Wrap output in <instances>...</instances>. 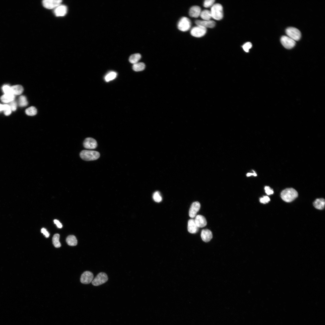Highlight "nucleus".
<instances>
[{
    "mask_svg": "<svg viewBox=\"0 0 325 325\" xmlns=\"http://www.w3.org/2000/svg\"><path fill=\"white\" fill-rule=\"evenodd\" d=\"M280 196L281 199L285 202H290L298 197V193L296 190L293 188H288L282 191Z\"/></svg>",
    "mask_w": 325,
    "mask_h": 325,
    "instance_id": "nucleus-1",
    "label": "nucleus"
},
{
    "mask_svg": "<svg viewBox=\"0 0 325 325\" xmlns=\"http://www.w3.org/2000/svg\"><path fill=\"white\" fill-rule=\"evenodd\" d=\"M81 158L85 161H92L98 159L100 156V154L96 151L83 150L80 153Z\"/></svg>",
    "mask_w": 325,
    "mask_h": 325,
    "instance_id": "nucleus-2",
    "label": "nucleus"
},
{
    "mask_svg": "<svg viewBox=\"0 0 325 325\" xmlns=\"http://www.w3.org/2000/svg\"><path fill=\"white\" fill-rule=\"evenodd\" d=\"M212 18L217 20H220L223 17V8L221 5L219 4H214L210 11Z\"/></svg>",
    "mask_w": 325,
    "mask_h": 325,
    "instance_id": "nucleus-3",
    "label": "nucleus"
},
{
    "mask_svg": "<svg viewBox=\"0 0 325 325\" xmlns=\"http://www.w3.org/2000/svg\"><path fill=\"white\" fill-rule=\"evenodd\" d=\"M191 26V22L190 20L187 17H182L179 21L178 28L180 31L185 32L190 29Z\"/></svg>",
    "mask_w": 325,
    "mask_h": 325,
    "instance_id": "nucleus-4",
    "label": "nucleus"
},
{
    "mask_svg": "<svg viewBox=\"0 0 325 325\" xmlns=\"http://www.w3.org/2000/svg\"><path fill=\"white\" fill-rule=\"evenodd\" d=\"M286 33L288 36L295 41L299 40L301 37V33L297 28L294 27H289L286 30Z\"/></svg>",
    "mask_w": 325,
    "mask_h": 325,
    "instance_id": "nucleus-5",
    "label": "nucleus"
},
{
    "mask_svg": "<svg viewBox=\"0 0 325 325\" xmlns=\"http://www.w3.org/2000/svg\"><path fill=\"white\" fill-rule=\"evenodd\" d=\"M108 280L107 275L105 273L101 272L98 274L92 282V285L95 286H98L105 283Z\"/></svg>",
    "mask_w": 325,
    "mask_h": 325,
    "instance_id": "nucleus-6",
    "label": "nucleus"
},
{
    "mask_svg": "<svg viewBox=\"0 0 325 325\" xmlns=\"http://www.w3.org/2000/svg\"><path fill=\"white\" fill-rule=\"evenodd\" d=\"M280 42L282 45L286 48L288 49H290L293 48L295 46L296 44L295 41L288 36H284L281 37Z\"/></svg>",
    "mask_w": 325,
    "mask_h": 325,
    "instance_id": "nucleus-7",
    "label": "nucleus"
},
{
    "mask_svg": "<svg viewBox=\"0 0 325 325\" xmlns=\"http://www.w3.org/2000/svg\"><path fill=\"white\" fill-rule=\"evenodd\" d=\"M207 29L202 26H197L194 27L191 31V35L195 37H201L206 33Z\"/></svg>",
    "mask_w": 325,
    "mask_h": 325,
    "instance_id": "nucleus-8",
    "label": "nucleus"
},
{
    "mask_svg": "<svg viewBox=\"0 0 325 325\" xmlns=\"http://www.w3.org/2000/svg\"><path fill=\"white\" fill-rule=\"evenodd\" d=\"M62 1L61 0H44L42 1V4L45 8L48 9L56 8L61 5Z\"/></svg>",
    "mask_w": 325,
    "mask_h": 325,
    "instance_id": "nucleus-9",
    "label": "nucleus"
},
{
    "mask_svg": "<svg viewBox=\"0 0 325 325\" xmlns=\"http://www.w3.org/2000/svg\"><path fill=\"white\" fill-rule=\"evenodd\" d=\"M93 279L94 275L93 273L91 272L86 271L84 272L81 275L80 281L83 284H88L91 283Z\"/></svg>",
    "mask_w": 325,
    "mask_h": 325,
    "instance_id": "nucleus-10",
    "label": "nucleus"
},
{
    "mask_svg": "<svg viewBox=\"0 0 325 325\" xmlns=\"http://www.w3.org/2000/svg\"><path fill=\"white\" fill-rule=\"evenodd\" d=\"M83 145L84 147L86 149H93L97 148L98 144L96 140L93 138L89 137L85 139Z\"/></svg>",
    "mask_w": 325,
    "mask_h": 325,
    "instance_id": "nucleus-11",
    "label": "nucleus"
},
{
    "mask_svg": "<svg viewBox=\"0 0 325 325\" xmlns=\"http://www.w3.org/2000/svg\"><path fill=\"white\" fill-rule=\"evenodd\" d=\"M201 207V204L198 202H193L191 204L190 209L189 215L190 217L193 218L196 216L197 213Z\"/></svg>",
    "mask_w": 325,
    "mask_h": 325,
    "instance_id": "nucleus-12",
    "label": "nucleus"
},
{
    "mask_svg": "<svg viewBox=\"0 0 325 325\" xmlns=\"http://www.w3.org/2000/svg\"><path fill=\"white\" fill-rule=\"evenodd\" d=\"M197 26H202L207 29V28H213L215 27V23L212 20H198L195 21Z\"/></svg>",
    "mask_w": 325,
    "mask_h": 325,
    "instance_id": "nucleus-13",
    "label": "nucleus"
},
{
    "mask_svg": "<svg viewBox=\"0 0 325 325\" xmlns=\"http://www.w3.org/2000/svg\"><path fill=\"white\" fill-rule=\"evenodd\" d=\"M199 230V228L196 225L194 220L192 219L189 220L188 226V232L191 234H195L198 232Z\"/></svg>",
    "mask_w": 325,
    "mask_h": 325,
    "instance_id": "nucleus-14",
    "label": "nucleus"
},
{
    "mask_svg": "<svg viewBox=\"0 0 325 325\" xmlns=\"http://www.w3.org/2000/svg\"><path fill=\"white\" fill-rule=\"evenodd\" d=\"M194 221L196 225L199 228H203L207 225V221L203 215H197Z\"/></svg>",
    "mask_w": 325,
    "mask_h": 325,
    "instance_id": "nucleus-15",
    "label": "nucleus"
},
{
    "mask_svg": "<svg viewBox=\"0 0 325 325\" xmlns=\"http://www.w3.org/2000/svg\"><path fill=\"white\" fill-rule=\"evenodd\" d=\"M67 8L66 6L60 5L56 8L54 12L57 16H63L67 13Z\"/></svg>",
    "mask_w": 325,
    "mask_h": 325,
    "instance_id": "nucleus-16",
    "label": "nucleus"
},
{
    "mask_svg": "<svg viewBox=\"0 0 325 325\" xmlns=\"http://www.w3.org/2000/svg\"><path fill=\"white\" fill-rule=\"evenodd\" d=\"M201 236L203 241L207 242L212 239L213 234L210 230L207 229H203L202 232Z\"/></svg>",
    "mask_w": 325,
    "mask_h": 325,
    "instance_id": "nucleus-17",
    "label": "nucleus"
},
{
    "mask_svg": "<svg viewBox=\"0 0 325 325\" xmlns=\"http://www.w3.org/2000/svg\"><path fill=\"white\" fill-rule=\"evenodd\" d=\"M201 9L198 6H194L191 8L189 11V15L191 17L197 18L200 15Z\"/></svg>",
    "mask_w": 325,
    "mask_h": 325,
    "instance_id": "nucleus-18",
    "label": "nucleus"
},
{
    "mask_svg": "<svg viewBox=\"0 0 325 325\" xmlns=\"http://www.w3.org/2000/svg\"><path fill=\"white\" fill-rule=\"evenodd\" d=\"M12 93L14 95H19L23 93L24 88L20 85H16L11 87Z\"/></svg>",
    "mask_w": 325,
    "mask_h": 325,
    "instance_id": "nucleus-19",
    "label": "nucleus"
},
{
    "mask_svg": "<svg viewBox=\"0 0 325 325\" xmlns=\"http://www.w3.org/2000/svg\"><path fill=\"white\" fill-rule=\"evenodd\" d=\"M325 203V200L324 199H317L314 202L313 205L317 209L322 210L324 207Z\"/></svg>",
    "mask_w": 325,
    "mask_h": 325,
    "instance_id": "nucleus-20",
    "label": "nucleus"
},
{
    "mask_svg": "<svg viewBox=\"0 0 325 325\" xmlns=\"http://www.w3.org/2000/svg\"><path fill=\"white\" fill-rule=\"evenodd\" d=\"M15 96L12 94H5L1 98V101L4 103H7L14 100Z\"/></svg>",
    "mask_w": 325,
    "mask_h": 325,
    "instance_id": "nucleus-21",
    "label": "nucleus"
},
{
    "mask_svg": "<svg viewBox=\"0 0 325 325\" xmlns=\"http://www.w3.org/2000/svg\"><path fill=\"white\" fill-rule=\"evenodd\" d=\"M67 244L70 246H75L77 244V241L76 237L73 235L68 236L66 239Z\"/></svg>",
    "mask_w": 325,
    "mask_h": 325,
    "instance_id": "nucleus-22",
    "label": "nucleus"
},
{
    "mask_svg": "<svg viewBox=\"0 0 325 325\" xmlns=\"http://www.w3.org/2000/svg\"><path fill=\"white\" fill-rule=\"evenodd\" d=\"M145 64L143 62H137L134 64L133 68L134 71L138 72L143 71L145 68Z\"/></svg>",
    "mask_w": 325,
    "mask_h": 325,
    "instance_id": "nucleus-23",
    "label": "nucleus"
},
{
    "mask_svg": "<svg viewBox=\"0 0 325 325\" xmlns=\"http://www.w3.org/2000/svg\"><path fill=\"white\" fill-rule=\"evenodd\" d=\"M200 16L204 20H210L212 18L210 11L204 10L201 12Z\"/></svg>",
    "mask_w": 325,
    "mask_h": 325,
    "instance_id": "nucleus-24",
    "label": "nucleus"
},
{
    "mask_svg": "<svg viewBox=\"0 0 325 325\" xmlns=\"http://www.w3.org/2000/svg\"><path fill=\"white\" fill-rule=\"evenodd\" d=\"M141 58V55L139 53L132 55L130 57L129 61L130 63L134 64L138 62Z\"/></svg>",
    "mask_w": 325,
    "mask_h": 325,
    "instance_id": "nucleus-25",
    "label": "nucleus"
},
{
    "mask_svg": "<svg viewBox=\"0 0 325 325\" xmlns=\"http://www.w3.org/2000/svg\"><path fill=\"white\" fill-rule=\"evenodd\" d=\"M60 235L56 234L54 235L53 238V243L54 247L57 248H60L61 245L59 242Z\"/></svg>",
    "mask_w": 325,
    "mask_h": 325,
    "instance_id": "nucleus-26",
    "label": "nucleus"
},
{
    "mask_svg": "<svg viewBox=\"0 0 325 325\" xmlns=\"http://www.w3.org/2000/svg\"><path fill=\"white\" fill-rule=\"evenodd\" d=\"M18 104L21 107L27 106L28 104V102L26 97L24 96H20L19 99Z\"/></svg>",
    "mask_w": 325,
    "mask_h": 325,
    "instance_id": "nucleus-27",
    "label": "nucleus"
},
{
    "mask_svg": "<svg viewBox=\"0 0 325 325\" xmlns=\"http://www.w3.org/2000/svg\"><path fill=\"white\" fill-rule=\"evenodd\" d=\"M26 113L28 116H33L36 115L37 110L36 107L34 106H31L26 110Z\"/></svg>",
    "mask_w": 325,
    "mask_h": 325,
    "instance_id": "nucleus-28",
    "label": "nucleus"
},
{
    "mask_svg": "<svg viewBox=\"0 0 325 325\" xmlns=\"http://www.w3.org/2000/svg\"><path fill=\"white\" fill-rule=\"evenodd\" d=\"M117 73L114 72L108 73L105 77V80L107 82H109L115 79L117 76Z\"/></svg>",
    "mask_w": 325,
    "mask_h": 325,
    "instance_id": "nucleus-29",
    "label": "nucleus"
},
{
    "mask_svg": "<svg viewBox=\"0 0 325 325\" xmlns=\"http://www.w3.org/2000/svg\"><path fill=\"white\" fill-rule=\"evenodd\" d=\"M153 198L154 201L158 203L162 201V197L160 192L158 191H156L154 193Z\"/></svg>",
    "mask_w": 325,
    "mask_h": 325,
    "instance_id": "nucleus-30",
    "label": "nucleus"
},
{
    "mask_svg": "<svg viewBox=\"0 0 325 325\" xmlns=\"http://www.w3.org/2000/svg\"><path fill=\"white\" fill-rule=\"evenodd\" d=\"M3 111L5 115L6 116L10 115L12 112V110L10 109L9 105L7 104L4 105Z\"/></svg>",
    "mask_w": 325,
    "mask_h": 325,
    "instance_id": "nucleus-31",
    "label": "nucleus"
},
{
    "mask_svg": "<svg viewBox=\"0 0 325 325\" xmlns=\"http://www.w3.org/2000/svg\"><path fill=\"white\" fill-rule=\"evenodd\" d=\"M252 47V43L249 42H247L242 46V47L244 50L246 52L248 53L249 50Z\"/></svg>",
    "mask_w": 325,
    "mask_h": 325,
    "instance_id": "nucleus-32",
    "label": "nucleus"
},
{
    "mask_svg": "<svg viewBox=\"0 0 325 325\" xmlns=\"http://www.w3.org/2000/svg\"><path fill=\"white\" fill-rule=\"evenodd\" d=\"M214 0H206L204 3L203 5L205 8H208L212 6L215 3Z\"/></svg>",
    "mask_w": 325,
    "mask_h": 325,
    "instance_id": "nucleus-33",
    "label": "nucleus"
},
{
    "mask_svg": "<svg viewBox=\"0 0 325 325\" xmlns=\"http://www.w3.org/2000/svg\"><path fill=\"white\" fill-rule=\"evenodd\" d=\"M2 89L5 94H12L11 87L8 85H5L3 86Z\"/></svg>",
    "mask_w": 325,
    "mask_h": 325,
    "instance_id": "nucleus-34",
    "label": "nucleus"
},
{
    "mask_svg": "<svg viewBox=\"0 0 325 325\" xmlns=\"http://www.w3.org/2000/svg\"><path fill=\"white\" fill-rule=\"evenodd\" d=\"M12 111H15L17 109V104L15 101L14 100L10 102L9 104Z\"/></svg>",
    "mask_w": 325,
    "mask_h": 325,
    "instance_id": "nucleus-35",
    "label": "nucleus"
},
{
    "mask_svg": "<svg viewBox=\"0 0 325 325\" xmlns=\"http://www.w3.org/2000/svg\"><path fill=\"white\" fill-rule=\"evenodd\" d=\"M270 201V199L267 196H265L263 198H261L260 199V202L261 203L266 204L268 203Z\"/></svg>",
    "mask_w": 325,
    "mask_h": 325,
    "instance_id": "nucleus-36",
    "label": "nucleus"
},
{
    "mask_svg": "<svg viewBox=\"0 0 325 325\" xmlns=\"http://www.w3.org/2000/svg\"><path fill=\"white\" fill-rule=\"evenodd\" d=\"M265 189L266 193L268 195L273 194L274 193L273 190L271 189L269 186H266L265 188Z\"/></svg>",
    "mask_w": 325,
    "mask_h": 325,
    "instance_id": "nucleus-37",
    "label": "nucleus"
},
{
    "mask_svg": "<svg viewBox=\"0 0 325 325\" xmlns=\"http://www.w3.org/2000/svg\"><path fill=\"white\" fill-rule=\"evenodd\" d=\"M41 232L45 235L46 238L49 237L50 236V234L49 232L47 231V229L45 228H43L41 229Z\"/></svg>",
    "mask_w": 325,
    "mask_h": 325,
    "instance_id": "nucleus-38",
    "label": "nucleus"
},
{
    "mask_svg": "<svg viewBox=\"0 0 325 325\" xmlns=\"http://www.w3.org/2000/svg\"><path fill=\"white\" fill-rule=\"evenodd\" d=\"M54 222L58 228L61 229L62 227V225L61 223L58 221L57 220H55L54 221Z\"/></svg>",
    "mask_w": 325,
    "mask_h": 325,
    "instance_id": "nucleus-39",
    "label": "nucleus"
},
{
    "mask_svg": "<svg viewBox=\"0 0 325 325\" xmlns=\"http://www.w3.org/2000/svg\"><path fill=\"white\" fill-rule=\"evenodd\" d=\"M253 173H248L247 174V177H249L251 176H253L255 177L257 175L255 172L254 171H253Z\"/></svg>",
    "mask_w": 325,
    "mask_h": 325,
    "instance_id": "nucleus-40",
    "label": "nucleus"
},
{
    "mask_svg": "<svg viewBox=\"0 0 325 325\" xmlns=\"http://www.w3.org/2000/svg\"><path fill=\"white\" fill-rule=\"evenodd\" d=\"M4 105L0 104V112L3 111Z\"/></svg>",
    "mask_w": 325,
    "mask_h": 325,
    "instance_id": "nucleus-41",
    "label": "nucleus"
}]
</instances>
